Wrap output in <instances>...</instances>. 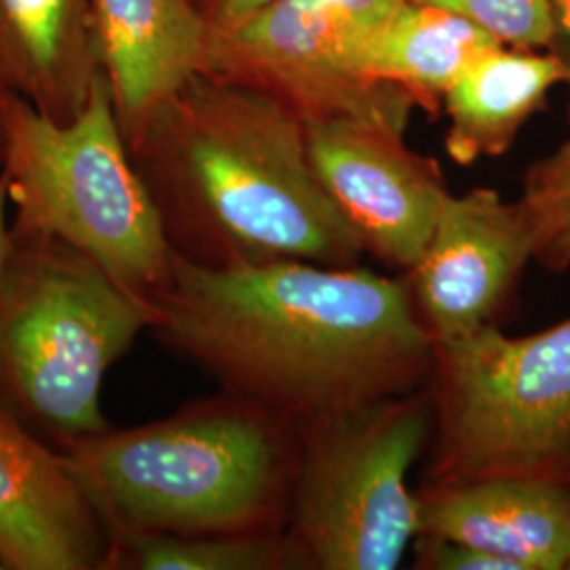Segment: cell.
Returning a JSON list of instances; mask_svg holds the SVG:
<instances>
[{"label":"cell","mask_w":570,"mask_h":570,"mask_svg":"<svg viewBox=\"0 0 570 570\" xmlns=\"http://www.w3.org/2000/svg\"><path fill=\"white\" fill-rule=\"evenodd\" d=\"M518 204L534 242V263L551 273L570 268V138L524 174Z\"/></svg>","instance_id":"obj_18"},{"label":"cell","mask_w":570,"mask_h":570,"mask_svg":"<svg viewBox=\"0 0 570 570\" xmlns=\"http://www.w3.org/2000/svg\"><path fill=\"white\" fill-rule=\"evenodd\" d=\"M534 261L524 209L494 188L450 193L428 245L406 273L410 305L433 345L497 324Z\"/></svg>","instance_id":"obj_10"},{"label":"cell","mask_w":570,"mask_h":570,"mask_svg":"<svg viewBox=\"0 0 570 570\" xmlns=\"http://www.w3.org/2000/svg\"><path fill=\"white\" fill-rule=\"evenodd\" d=\"M501 42L438 4L404 0L364 42L357 72L412 94L423 108L442 102L469 66Z\"/></svg>","instance_id":"obj_16"},{"label":"cell","mask_w":570,"mask_h":570,"mask_svg":"<svg viewBox=\"0 0 570 570\" xmlns=\"http://www.w3.org/2000/svg\"><path fill=\"white\" fill-rule=\"evenodd\" d=\"M305 127L313 171L364 256L400 275L410 271L450 197L440 165L383 122L326 119Z\"/></svg>","instance_id":"obj_9"},{"label":"cell","mask_w":570,"mask_h":570,"mask_svg":"<svg viewBox=\"0 0 570 570\" xmlns=\"http://www.w3.org/2000/svg\"><path fill=\"white\" fill-rule=\"evenodd\" d=\"M100 77L91 0H0V85L11 94L68 121Z\"/></svg>","instance_id":"obj_14"},{"label":"cell","mask_w":570,"mask_h":570,"mask_svg":"<svg viewBox=\"0 0 570 570\" xmlns=\"http://www.w3.org/2000/svg\"><path fill=\"white\" fill-rule=\"evenodd\" d=\"M104 79L122 136L204 72L209 26L193 0H91Z\"/></svg>","instance_id":"obj_13"},{"label":"cell","mask_w":570,"mask_h":570,"mask_svg":"<svg viewBox=\"0 0 570 570\" xmlns=\"http://www.w3.org/2000/svg\"><path fill=\"white\" fill-rule=\"evenodd\" d=\"M419 492V537L490 551L513 570H567L570 484L490 478Z\"/></svg>","instance_id":"obj_12"},{"label":"cell","mask_w":570,"mask_h":570,"mask_svg":"<svg viewBox=\"0 0 570 570\" xmlns=\"http://www.w3.org/2000/svg\"><path fill=\"white\" fill-rule=\"evenodd\" d=\"M433 431L416 489L490 478L570 484V317L529 336L497 324L433 345Z\"/></svg>","instance_id":"obj_6"},{"label":"cell","mask_w":570,"mask_h":570,"mask_svg":"<svg viewBox=\"0 0 570 570\" xmlns=\"http://www.w3.org/2000/svg\"><path fill=\"white\" fill-rule=\"evenodd\" d=\"M148 326L150 308L81 252L11 230L0 273V410L60 454L96 438L112 428L106 374Z\"/></svg>","instance_id":"obj_4"},{"label":"cell","mask_w":570,"mask_h":570,"mask_svg":"<svg viewBox=\"0 0 570 570\" xmlns=\"http://www.w3.org/2000/svg\"><path fill=\"white\" fill-rule=\"evenodd\" d=\"M11 242V226H9V197H7V183L0 174V273L4 266V258Z\"/></svg>","instance_id":"obj_22"},{"label":"cell","mask_w":570,"mask_h":570,"mask_svg":"<svg viewBox=\"0 0 570 570\" xmlns=\"http://www.w3.org/2000/svg\"><path fill=\"white\" fill-rule=\"evenodd\" d=\"M0 174L16 214L11 230L70 245L153 308L174 252L104 75L68 121L11 94Z\"/></svg>","instance_id":"obj_5"},{"label":"cell","mask_w":570,"mask_h":570,"mask_svg":"<svg viewBox=\"0 0 570 570\" xmlns=\"http://www.w3.org/2000/svg\"><path fill=\"white\" fill-rule=\"evenodd\" d=\"M560 82L562 68L548 51L505 45L487 51L442 96L450 159L468 167L505 155Z\"/></svg>","instance_id":"obj_15"},{"label":"cell","mask_w":570,"mask_h":570,"mask_svg":"<svg viewBox=\"0 0 570 570\" xmlns=\"http://www.w3.org/2000/svg\"><path fill=\"white\" fill-rule=\"evenodd\" d=\"M11 91L0 85V155H2V138H4V110H7V102H9Z\"/></svg>","instance_id":"obj_23"},{"label":"cell","mask_w":570,"mask_h":570,"mask_svg":"<svg viewBox=\"0 0 570 570\" xmlns=\"http://www.w3.org/2000/svg\"><path fill=\"white\" fill-rule=\"evenodd\" d=\"M199 9L205 23L209 26V32L226 30L252 13L261 11L266 4L275 0H193Z\"/></svg>","instance_id":"obj_20"},{"label":"cell","mask_w":570,"mask_h":570,"mask_svg":"<svg viewBox=\"0 0 570 570\" xmlns=\"http://www.w3.org/2000/svg\"><path fill=\"white\" fill-rule=\"evenodd\" d=\"M404 0H275L212 32L204 72L256 87L305 122L360 119L406 134L423 108L404 89L357 72L367 37Z\"/></svg>","instance_id":"obj_8"},{"label":"cell","mask_w":570,"mask_h":570,"mask_svg":"<svg viewBox=\"0 0 570 570\" xmlns=\"http://www.w3.org/2000/svg\"><path fill=\"white\" fill-rule=\"evenodd\" d=\"M125 140L186 263L362 265L313 171L305 121L265 91L199 72Z\"/></svg>","instance_id":"obj_2"},{"label":"cell","mask_w":570,"mask_h":570,"mask_svg":"<svg viewBox=\"0 0 570 570\" xmlns=\"http://www.w3.org/2000/svg\"><path fill=\"white\" fill-rule=\"evenodd\" d=\"M567 570H570V560H569V567H567Z\"/></svg>","instance_id":"obj_25"},{"label":"cell","mask_w":570,"mask_h":570,"mask_svg":"<svg viewBox=\"0 0 570 570\" xmlns=\"http://www.w3.org/2000/svg\"><path fill=\"white\" fill-rule=\"evenodd\" d=\"M546 51L562 68L570 96V0H551V37Z\"/></svg>","instance_id":"obj_21"},{"label":"cell","mask_w":570,"mask_h":570,"mask_svg":"<svg viewBox=\"0 0 570 570\" xmlns=\"http://www.w3.org/2000/svg\"><path fill=\"white\" fill-rule=\"evenodd\" d=\"M148 332L296 423L428 387L433 367L404 277L362 265L214 268L174 254Z\"/></svg>","instance_id":"obj_1"},{"label":"cell","mask_w":570,"mask_h":570,"mask_svg":"<svg viewBox=\"0 0 570 570\" xmlns=\"http://www.w3.org/2000/svg\"><path fill=\"white\" fill-rule=\"evenodd\" d=\"M433 431L429 389L298 423L285 541L294 570H395L419 537L410 475Z\"/></svg>","instance_id":"obj_7"},{"label":"cell","mask_w":570,"mask_h":570,"mask_svg":"<svg viewBox=\"0 0 570 570\" xmlns=\"http://www.w3.org/2000/svg\"><path fill=\"white\" fill-rule=\"evenodd\" d=\"M108 541L60 452L0 410V558L7 570H104Z\"/></svg>","instance_id":"obj_11"},{"label":"cell","mask_w":570,"mask_h":570,"mask_svg":"<svg viewBox=\"0 0 570 570\" xmlns=\"http://www.w3.org/2000/svg\"><path fill=\"white\" fill-rule=\"evenodd\" d=\"M110 537L284 532L298 423L223 391L61 452Z\"/></svg>","instance_id":"obj_3"},{"label":"cell","mask_w":570,"mask_h":570,"mask_svg":"<svg viewBox=\"0 0 570 570\" xmlns=\"http://www.w3.org/2000/svg\"><path fill=\"white\" fill-rule=\"evenodd\" d=\"M0 570H7V567H4V560L0 558Z\"/></svg>","instance_id":"obj_24"},{"label":"cell","mask_w":570,"mask_h":570,"mask_svg":"<svg viewBox=\"0 0 570 570\" xmlns=\"http://www.w3.org/2000/svg\"><path fill=\"white\" fill-rule=\"evenodd\" d=\"M104 570H294L284 532H134L108 541Z\"/></svg>","instance_id":"obj_17"},{"label":"cell","mask_w":570,"mask_h":570,"mask_svg":"<svg viewBox=\"0 0 570 570\" xmlns=\"http://www.w3.org/2000/svg\"><path fill=\"white\" fill-rule=\"evenodd\" d=\"M454 11L492 39L513 49L546 51L551 37V0H419Z\"/></svg>","instance_id":"obj_19"}]
</instances>
